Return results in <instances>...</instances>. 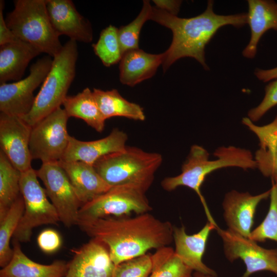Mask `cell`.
Segmentation results:
<instances>
[{"instance_id":"1","label":"cell","mask_w":277,"mask_h":277,"mask_svg":"<svg viewBox=\"0 0 277 277\" xmlns=\"http://www.w3.org/2000/svg\"><path fill=\"white\" fill-rule=\"evenodd\" d=\"M87 235L103 242L115 265L169 246L173 241V226L149 212L134 217L108 216L80 223Z\"/></svg>"},{"instance_id":"2","label":"cell","mask_w":277,"mask_h":277,"mask_svg":"<svg viewBox=\"0 0 277 277\" xmlns=\"http://www.w3.org/2000/svg\"><path fill=\"white\" fill-rule=\"evenodd\" d=\"M213 5V1H208L202 13L190 18L179 17L152 7L149 19L170 29L173 35L170 46L163 53L164 72L176 61L186 57L194 58L205 70H209L205 47L217 30L227 25L239 28L247 24V13L217 14L214 12Z\"/></svg>"},{"instance_id":"3","label":"cell","mask_w":277,"mask_h":277,"mask_svg":"<svg viewBox=\"0 0 277 277\" xmlns=\"http://www.w3.org/2000/svg\"><path fill=\"white\" fill-rule=\"evenodd\" d=\"M213 154L216 159L211 160L209 153L204 147L197 145L192 146L182 166L181 173L174 176L167 177L161 182L162 188L167 191L174 190L180 186L192 189L198 195L207 216H210L211 213L201 188L208 174L226 167H239L244 170L256 168L251 152L244 148L222 146L218 148Z\"/></svg>"},{"instance_id":"4","label":"cell","mask_w":277,"mask_h":277,"mask_svg":"<svg viewBox=\"0 0 277 277\" xmlns=\"http://www.w3.org/2000/svg\"><path fill=\"white\" fill-rule=\"evenodd\" d=\"M163 159L159 153L126 146L121 151L102 157L93 166L111 186L133 184L147 191L154 181L155 173Z\"/></svg>"},{"instance_id":"5","label":"cell","mask_w":277,"mask_h":277,"mask_svg":"<svg viewBox=\"0 0 277 277\" xmlns=\"http://www.w3.org/2000/svg\"><path fill=\"white\" fill-rule=\"evenodd\" d=\"M76 42L69 39L53 57L51 69L35 96L33 107L22 118L32 127L63 105L75 75Z\"/></svg>"},{"instance_id":"6","label":"cell","mask_w":277,"mask_h":277,"mask_svg":"<svg viewBox=\"0 0 277 277\" xmlns=\"http://www.w3.org/2000/svg\"><path fill=\"white\" fill-rule=\"evenodd\" d=\"M14 4L5 18L8 28L18 39L54 57L63 46L51 23L46 0H16Z\"/></svg>"},{"instance_id":"7","label":"cell","mask_w":277,"mask_h":277,"mask_svg":"<svg viewBox=\"0 0 277 277\" xmlns=\"http://www.w3.org/2000/svg\"><path fill=\"white\" fill-rule=\"evenodd\" d=\"M146 192L133 184L112 186L106 192L81 206L77 224L108 216L121 217L132 213L141 214L149 212L152 208Z\"/></svg>"},{"instance_id":"8","label":"cell","mask_w":277,"mask_h":277,"mask_svg":"<svg viewBox=\"0 0 277 277\" xmlns=\"http://www.w3.org/2000/svg\"><path fill=\"white\" fill-rule=\"evenodd\" d=\"M37 178L32 168L21 172L20 187L25 209L13 237L19 243L29 242L35 227L60 222L56 209Z\"/></svg>"},{"instance_id":"9","label":"cell","mask_w":277,"mask_h":277,"mask_svg":"<svg viewBox=\"0 0 277 277\" xmlns=\"http://www.w3.org/2000/svg\"><path fill=\"white\" fill-rule=\"evenodd\" d=\"M68 118L60 107L32 127L29 142L32 160L45 163L63 159L70 136L67 129Z\"/></svg>"},{"instance_id":"10","label":"cell","mask_w":277,"mask_h":277,"mask_svg":"<svg viewBox=\"0 0 277 277\" xmlns=\"http://www.w3.org/2000/svg\"><path fill=\"white\" fill-rule=\"evenodd\" d=\"M52 62L51 56H44L31 65L26 78L1 84V112L21 118L28 114L35 101L34 91L44 81Z\"/></svg>"},{"instance_id":"11","label":"cell","mask_w":277,"mask_h":277,"mask_svg":"<svg viewBox=\"0 0 277 277\" xmlns=\"http://www.w3.org/2000/svg\"><path fill=\"white\" fill-rule=\"evenodd\" d=\"M36 172L44 184L47 195L56 209L60 222L67 227L77 225L82 204L59 162L42 163Z\"/></svg>"},{"instance_id":"12","label":"cell","mask_w":277,"mask_h":277,"mask_svg":"<svg viewBox=\"0 0 277 277\" xmlns=\"http://www.w3.org/2000/svg\"><path fill=\"white\" fill-rule=\"evenodd\" d=\"M221 236L226 259L230 262L243 261L246 270L241 277H250L257 272L267 271L277 276V248L266 249L256 242L229 229H216Z\"/></svg>"},{"instance_id":"13","label":"cell","mask_w":277,"mask_h":277,"mask_svg":"<svg viewBox=\"0 0 277 277\" xmlns=\"http://www.w3.org/2000/svg\"><path fill=\"white\" fill-rule=\"evenodd\" d=\"M32 128L21 117L0 113L1 150L21 172L32 168L29 149Z\"/></svg>"},{"instance_id":"14","label":"cell","mask_w":277,"mask_h":277,"mask_svg":"<svg viewBox=\"0 0 277 277\" xmlns=\"http://www.w3.org/2000/svg\"><path fill=\"white\" fill-rule=\"evenodd\" d=\"M115 267L107 247L92 238L75 251L64 277H111Z\"/></svg>"},{"instance_id":"15","label":"cell","mask_w":277,"mask_h":277,"mask_svg":"<svg viewBox=\"0 0 277 277\" xmlns=\"http://www.w3.org/2000/svg\"><path fill=\"white\" fill-rule=\"evenodd\" d=\"M270 190L257 195L234 190L227 192L222 205L223 216L228 229L249 238L254 223L256 208L270 196Z\"/></svg>"},{"instance_id":"16","label":"cell","mask_w":277,"mask_h":277,"mask_svg":"<svg viewBox=\"0 0 277 277\" xmlns=\"http://www.w3.org/2000/svg\"><path fill=\"white\" fill-rule=\"evenodd\" d=\"M46 7L52 26L58 36L85 43L93 39L90 23L76 10L70 0H46Z\"/></svg>"},{"instance_id":"17","label":"cell","mask_w":277,"mask_h":277,"mask_svg":"<svg viewBox=\"0 0 277 277\" xmlns=\"http://www.w3.org/2000/svg\"><path fill=\"white\" fill-rule=\"evenodd\" d=\"M217 227V224L208 221L199 232L190 235L184 226H173L175 253L193 271L217 276L214 270L203 263L202 258L210 232Z\"/></svg>"},{"instance_id":"18","label":"cell","mask_w":277,"mask_h":277,"mask_svg":"<svg viewBox=\"0 0 277 277\" xmlns=\"http://www.w3.org/2000/svg\"><path fill=\"white\" fill-rule=\"evenodd\" d=\"M127 134L116 128L107 136L95 141H82L69 136L62 161H80L92 165L102 157L123 150L126 147Z\"/></svg>"},{"instance_id":"19","label":"cell","mask_w":277,"mask_h":277,"mask_svg":"<svg viewBox=\"0 0 277 277\" xmlns=\"http://www.w3.org/2000/svg\"><path fill=\"white\" fill-rule=\"evenodd\" d=\"M82 205L107 191L112 186L98 173L93 165L85 162L58 161Z\"/></svg>"},{"instance_id":"20","label":"cell","mask_w":277,"mask_h":277,"mask_svg":"<svg viewBox=\"0 0 277 277\" xmlns=\"http://www.w3.org/2000/svg\"><path fill=\"white\" fill-rule=\"evenodd\" d=\"M247 3V24L251 36L242 55L245 58L253 59L264 34L270 29L277 31V3L272 0H248Z\"/></svg>"},{"instance_id":"21","label":"cell","mask_w":277,"mask_h":277,"mask_svg":"<svg viewBox=\"0 0 277 277\" xmlns=\"http://www.w3.org/2000/svg\"><path fill=\"white\" fill-rule=\"evenodd\" d=\"M242 123L253 132L259 141L260 148L254 156L256 168L273 181L277 180V115L270 123L258 126L248 117H244Z\"/></svg>"},{"instance_id":"22","label":"cell","mask_w":277,"mask_h":277,"mask_svg":"<svg viewBox=\"0 0 277 277\" xmlns=\"http://www.w3.org/2000/svg\"><path fill=\"white\" fill-rule=\"evenodd\" d=\"M13 256L0 271V277H64L68 263L57 260L49 265L35 262L22 251L19 242L13 240Z\"/></svg>"},{"instance_id":"23","label":"cell","mask_w":277,"mask_h":277,"mask_svg":"<svg viewBox=\"0 0 277 277\" xmlns=\"http://www.w3.org/2000/svg\"><path fill=\"white\" fill-rule=\"evenodd\" d=\"M41 53L35 46L21 40L1 45V84L21 80L29 62Z\"/></svg>"},{"instance_id":"24","label":"cell","mask_w":277,"mask_h":277,"mask_svg":"<svg viewBox=\"0 0 277 277\" xmlns=\"http://www.w3.org/2000/svg\"><path fill=\"white\" fill-rule=\"evenodd\" d=\"M164 53L151 54L137 49L125 52L120 62V81L133 87L152 77L163 63Z\"/></svg>"},{"instance_id":"25","label":"cell","mask_w":277,"mask_h":277,"mask_svg":"<svg viewBox=\"0 0 277 277\" xmlns=\"http://www.w3.org/2000/svg\"><path fill=\"white\" fill-rule=\"evenodd\" d=\"M63 105L68 116L81 118L98 132L105 126L106 120L95 101L92 91L86 88L75 95H67Z\"/></svg>"},{"instance_id":"26","label":"cell","mask_w":277,"mask_h":277,"mask_svg":"<svg viewBox=\"0 0 277 277\" xmlns=\"http://www.w3.org/2000/svg\"><path fill=\"white\" fill-rule=\"evenodd\" d=\"M92 92L99 109L106 120L116 116L139 121L145 120L143 108L139 105L130 102L124 98L117 90L113 89L104 91L94 88Z\"/></svg>"},{"instance_id":"27","label":"cell","mask_w":277,"mask_h":277,"mask_svg":"<svg viewBox=\"0 0 277 277\" xmlns=\"http://www.w3.org/2000/svg\"><path fill=\"white\" fill-rule=\"evenodd\" d=\"M21 172L0 151V220L21 196Z\"/></svg>"},{"instance_id":"28","label":"cell","mask_w":277,"mask_h":277,"mask_svg":"<svg viewBox=\"0 0 277 277\" xmlns=\"http://www.w3.org/2000/svg\"><path fill=\"white\" fill-rule=\"evenodd\" d=\"M25 206L21 196L12 205L5 216L0 220V266L3 268L11 261L13 250L10 240L23 215Z\"/></svg>"},{"instance_id":"29","label":"cell","mask_w":277,"mask_h":277,"mask_svg":"<svg viewBox=\"0 0 277 277\" xmlns=\"http://www.w3.org/2000/svg\"><path fill=\"white\" fill-rule=\"evenodd\" d=\"M152 256L153 267L149 277H193V270L184 264L172 248L158 249Z\"/></svg>"},{"instance_id":"30","label":"cell","mask_w":277,"mask_h":277,"mask_svg":"<svg viewBox=\"0 0 277 277\" xmlns=\"http://www.w3.org/2000/svg\"><path fill=\"white\" fill-rule=\"evenodd\" d=\"M92 46L96 55L107 67L120 62L124 54L118 39V29L111 25L101 31L97 42Z\"/></svg>"},{"instance_id":"31","label":"cell","mask_w":277,"mask_h":277,"mask_svg":"<svg viewBox=\"0 0 277 277\" xmlns=\"http://www.w3.org/2000/svg\"><path fill=\"white\" fill-rule=\"evenodd\" d=\"M152 7L149 1H143L142 9L137 17L129 24L118 29V36L123 54L138 48L140 32L149 19Z\"/></svg>"},{"instance_id":"32","label":"cell","mask_w":277,"mask_h":277,"mask_svg":"<svg viewBox=\"0 0 277 277\" xmlns=\"http://www.w3.org/2000/svg\"><path fill=\"white\" fill-rule=\"evenodd\" d=\"M270 204L262 222L252 230L249 239L258 243L271 240L277 242V187L272 182L270 189Z\"/></svg>"},{"instance_id":"33","label":"cell","mask_w":277,"mask_h":277,"mask_svg":"<svg viewBox=\"0 0 277 277\" xmlns=\"http://www.w3.org/2000/svg\"><path fill=\"white\" fill-rule=\"evenodd\" d=\"M153 267L152 254L147 253L115 265L111 277H149Z\"/></svg>"},{"instance_id":"34","label":"cell","mask_w":277,"mask_h":277,"mask_svg":"<svg viewBox=\"0 0 277 277\" xmlns=\"http://www.w3.org/2000/svg\"><path fill=\"white\" fill-rule=\"evenodd\" d=\"M277 105V79L271 81L265 86L263 99L256 107L250 109L248 117L253 122L260 120L273 107Z\"/></svg>"},{"instance_id":"35","label":"cell","mask_w":277,"mask_h":277,"mask_svg":"<svg viewBox=\"0 0 277 277\" xmlns=\"http://www.w3.org/2000/svg\"><path fill=\"white\" fill-rule=\"evenodd\" d=\"M37 241L39 248L47 253L56 251L62 245L60 235L52 229H46L42 231L37 237Z\"/></svg>"},{"instance_id":"36","label":"cell","mask_w":277,"mask_h":277,"mask_svg":"<svg viewBox=\"0 0 277 277\" xmlns=\"http://www.w3.org/2000/svg\"><path fill=\"white\" fill-rule=\"evenodd\" d=\"M4 1H0V46L18 39L7 26L4 17Z\"/></svg>"},{"instance_id":"37","label":"cell","mask_w":277,"mask_h":277,"mask_svg":"<svg viewBox=\"0 0 277 277\" xmlns=\"http://www.w3.org/2000/svg\"><path fill=\"white\" fill-rule=\"evenodd\" d=\"M153 2L156 8L176 16L180 11L182 3V1L179 0H154Z\"/></svg>"},{"instance_id":"38","label":"cell","mask_w":277,"mask_h":277,"mask_svg":"<svg viewBox=\"0 0 277 277\" xmlns=\"http://www.w3.org/2000/svg\"><path fill=\"white\" fill-rule=\"evenodd\" d=\"M254 74L256 78L263 82H268L277 79V67L269 69L256 68Z\"/></svg>"},{"instance_id":"39","label":"cell","mask_w":277,"mask_h":277,"mask_svg":"<svg viewBox=\"0 0 277 277\" xmlns=\"http://www.w3.org/2000/svg\"><path fill=\"white\" fill-rule=\"evenodd\" d=\"M193 277H217V276L199 272H195L193 274Z\"/></svg>"},{"instance_id":"40","label":"cell","mask_w":277,"mask_h":277,"mask_svg":"<svg viewBox=\"0 0 277 277\" xmlns=\"http://www.w3.org/2000/svg\"><path fill=\"white\" fill-rule=\"evenodd\" d=\"M272 182L274 183V184H275V185L276 186V187H277V180L274 181H273Z\"/></svg>"}]
</instances>
